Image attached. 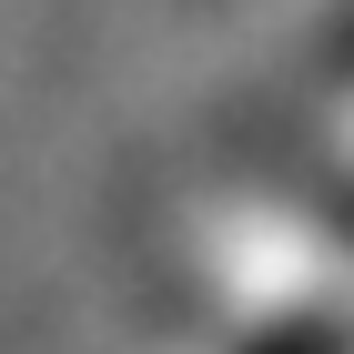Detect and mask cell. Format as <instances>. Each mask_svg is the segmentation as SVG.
I'll return each mask as SVG.
<instances>
[{
	"mask_svg": "<svg viewBox=\"0 0 354 354\" xmlns=\"http://www.w3.org/2000/svg\"><path fill=\"white\" fill-rule=\"evenodd\" d=\"M263 354H334V334H314V324H294V334H273Z\"/></svg>",
	"mask_w": 354,
	"mask_h": 354,
	"instance_id": "1",
	"label": "cell"
}]
</instances>
